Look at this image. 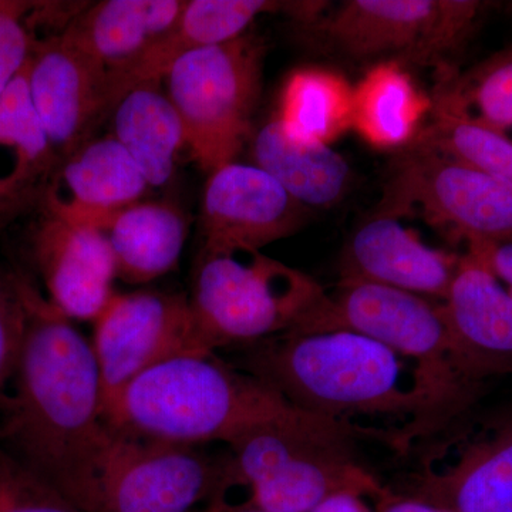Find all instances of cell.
Segmentation results:
<instances>
[{"mask_svg": "<svg viewBox=\"0 0 512 512\" xmlns=\"http://www.w3.org/2000/svg\"><path fill=\"white\" fill-rule=\"evenodd\" d=\"M295 5L272 0H185L180 16L163 35L136 60L107 76L110 116L128 92L143 84L160 83L188 53L245 35L248 26L264 13L289 16Z\"/></svg>", "mask_w": 512, "mask_h": 512, "instance_id": "cell-17", "label": "cell"}, {"mask_svg": "<svg viewBox=\"0 0 512 512\" xmlns=\"http://www.w3.org/2000/svg\"><path fill=\"white\" fill-rule=\"evenodd\" d=\"M113 136L127 151L148 185L163 187L174 177L187 137L180 114L160 83L128 92L114 107Z\"/></svg>", "mask_w": 512, "mask_h": 512, "instance_id": "cell-24", "label": "cell"}, {"mask_svg": "<svg viewBox=\"0 0 512 512\" xmlns=\"http://www.w3.org/2000/svg\"><path fill=\"white\" fill-rule=\"evenodd\" d=\"M35 258L50 303L69 319L94 322L117 293L109 241L92 225L46 212L35 235Z\"/></svg>", "mask_w": 512, "mask_h": 512, "instance_id": "cell-15", "label": "cell"}, {"mask_svg": "<svg viewBox=\"0 0 512 512\" xmlns=\"http://www.w3.org/2000/svg\"><path fill=\"white\" fill-rule=\"evenodd\" d=\"M22 295L25 332L12 396L0 394V451L92 512L116 441L92 342L23 278Z\"/></svg>", "mask_w": 512, "mask_h": 512, "instance_id": "cell-1", "label": "cell"}, {"mask_svg": "<svg viewBox=\"0 0 512 512\" xmlns=\"http://www.w3.org/2000/svg\"><path fill=\"white\" fill-rule=\"evenodd\" d=\"M32 8L33 3L0 2V96L28 64L33 40L23 19Z\"/></svg>", "mask_w": 512, "mask_h": 512, "instance_id": "cell-31", "label": "cell"}, {"mask_svg": "<svg viewBox=\"0 0 512 512\" xmlns=\"http://www.w3.org/2000/svg\"><path fill=\"white\" fill-rule=\"evenodd\" d=\"M460 256L431 248L399 218L375 212L343 249L340 282L390 286L443 301Z\"/></svg>", "mask_w": 512, "mask_h": 512, "instance_id": "cell-16", "label": "cell"}, {"mask_svg": "<svg viewBox=\"0 0 512 512\" xmlns=\"http://www.w3.org/2000/svg\"><path fill=\"white\" fill-rule=\"evenodd\" d=\"M376 512H451L447 508L440 507L414 497V495L394 494L387 488L382 497L377 498Z\"/></svg>", "mask_w": 512, "mask_h": 512, "instance_id": "cell-33", "label": "cell"}, {"mask_svg": "<svg viewBox=\"0 0 512 512\" xmlns=\"http://www.w3.org/2000/svg\"><path fill=\"white\" fill-rule=\"evenodd\" d=\"M365 498V495L349 491L333 494L316 505L311 512H376L366 503Z\"/></svg>", "mask_w": 512, "mask_h": 512, "instance_id": "cell-34", "label": "cell"}, {"mask_svg": "<svg viewBox=\"0 0 512 512\" xmlns=\"http://www.w3.org/2000/svg\"><path fill=\"white\" fill-rule=\"evenodd\" d=\"M0 512H82L0 451Z\"/></svg>", "mask_w": 512, "mask_h": 512, "instance_id": "cell-29", "label": "cell"}, {"mask_svg": "<svg viewBox=\"0 0 512 512\" xmlns=\"http://www.w3.org/2000/svg\"><path fill=\"white\" fill-rule=\"evenodd\" d=\"M410 495L451 512H512V417L450 466L417 474Z\"/></svg>", "mask_w": 512, "mask_h": 512, "instance_id": "cell-20", "label": "cell"}, {"mask_svg": "<svg viewBox=\"0 0 512 512\" xmlns=\"http://www.w3.org/2000/svg\"><path fill=\"white\" fill-rule=\"evenodd\" d=\"M376 212L419 215L467 242L512 241V187L419 144L394 161Z\"/></svg>", "mask_w": 512, "mask_h": 512, "instance_id": "cell-9", "label": "cell"}, {"mask_svg": "<svg viewBox=\"0 0 512 512\" xmlns=\"http://www.w3.org/2000/svg\"><path fill=\"white\" fill-rule=\"evenodd\" d=\"M241 349L237 367L303 413L338 421L409 417L402 430L390 433L397 450L427 434L430 393L419 369L375 339L333 329L282 335Z\"/></svg>", "mask_w": 512, "mask_h": 512, "instance_id": "cell-2", "label": "cell"}, {"mask_svg": "<svg viewBox=\"0 0 512 512\" xmlns=\"http://www.w3.org/2000/svg\"><path fill=\"white\" fill-rule=\"evenodd\" d=\"M265 49L245 35L188 53L164 77L192 157L205 173L234 163L251 133Z\"/></svg>", "mask_w": 512, "mask_h": 512, "instance_id": "cell-7", "label": "cell"}, {"mask_svg": "<svg viewBox=\"0 0 512 512\" xmlns=\"http://www.w3.org/2000/svg\"><path fill=\"white\" fill-rule=\"evenodd\" d=\"M92 346L106 410L147 370L204 353L195 340L188 296L160 291L117 292L94 320Z\"/></svg>", "mask_w": 512, "mask_h": 512, "instance_id": "cell-11", "label": "cell"}, {"mask_svg": "<svg viewBox=\"0 0 512 512\" xmlns=\"http://www.w3.org/2000/svg\"><path fill=\"white\" fill-rule=\"evenodd\" d=\"M431 109L501 133L512 127V45L481 60L467 72L443 76Z\"/></svg>", "mask_w": 512, "mask_h": 512, "instance_id": "cell-27", "label": "cell"}, {"mask_svg": "<svg viewBox=\"0 0 512 512\" xmlns=\"http://www.w3.org/2000/svg\"><path fill=\"white\" fill-rule=\"evenodd\" d=\"M333 329L375 339L419 369L430 393L427 434L466 413L484 392L458 365L440 302L390 286L340 282L308 333Z\"/></svg>", "mask_w": 512, "mask_h": 512, "instance_id": "cell-6", "label": "cell"}, {"mask_svg": "<svg viewBox=\"0 0 512 512\" xmlns=\"http://www.w3.org/2000/svg\"><path fill=\"white\" fill-rule=\"evenodd\" d=\"M185 0H104L86 6L64 35L109 74L136 60L180 16Z\"/></svg>", "mask_w": 512, "mask_h": 512, "instance_id": "cell-21", "label": "cell"}, {"mask_svg": "<svg viewBox=\"0 0 512 512\" xmlns=\"http://www.w3.org/2000/svg\"><path fill=\"white\" fill-rule=\"evenodd\" d=\"M467 245L468 252L483 261L512 296V241H470Z\"/></svg>", "mask_w": 512, "mask_h": 512, "instance_id": "cell-32", "label": "cell"}, {"mask_svg": "<svg viewBox=\"0 0 512 512\" xmlns=\"http://www.w3.org/2000/svg\"><path fill=\"white\" fill-rule=\"evenodd\" d=\"M312 276L255 249L201 251L190 302L198 348H245L308 333L328 303Z\"/></svg>", "mask_w": 512, "mask_h": 512, "instance_id": "cell-5", "label": "cell"}, {"mask_svg": "<svg viewBox=\"0 0 512 512\" xmlns=\"http://www.w3.org/2000/svg\"><path fill=\"white\" fill-rule=\"evenodd\" d=\"M353 89L330 70H295L282 89L279 116L292 137L328 144L352 127Z\"/></svg>", "mask_w": 512, "mask_h": 512, "instance_id": "cell-26", "label": "cell"}, {"mask_svg": "<svg viewBox=\"0 0 512 512\" xmlns=\"http://www.w3.org/2000/svg\"><path fill=\"white\" fill-rule=\"evenodd\" d=\"M57 163L30 101L25 67L0 96V227L43 207Z\"/></svg>", "mask_w": 512, "mask_h": 512, "instance_id": "cell-19", "label": "cell"}, {"mask_svg": "<svg viewBox=\"0 0 512 512\" xmlns=\"http://www.w3.org/2000/svg\"><path fill=\"white\" fill-rule=\"evenodd\" d=\"M360 434L380 437L301 410L261 424L229 444L222 498L241 488L245 505L268 512H311L345 491L377 500L387 488L357 460Z\"/></svg>", "mask_w": 512, "mask_h": 512, "instance_id": "cell-4", "label": "cell"}, {"mask_svg": "<svg viewBox=\"0 0 512 512\" xmlns=\"http://www.w3.org/2000/svg\"><path fill=\"white\" fill-rule=\"evenodd\" d=\"M109 241L117 278L147 284L174 271L188 235L184 211L170 201H138L96 227Z\"/></svg>", "mask_w": 512, "mask_h": 512, "instance_id": "cell-22", "label": "cell"}, {"mask_svg": "<svg viewBox=\"0 0 512 512\" xmlns=\"http://www.w3.org/2000/svg\"><path fill=\"white\" fill-rule=\"evenodd\" d=\"M227 466L228 453L116 433L92 512L198 510L220 494Z\"/></svg>", "mask_w": 512, "mask_h": 512, "instance_id": "cell-10", "label": "cell"}, {"mask_svg": "<svg viewBox=\"0 0 512 512\" xmlns=\"http://www.w3.org/2000/svg\"><path fill=\"white\" fill-rule=\"evenodd\" d=\"M431 103L402 64H376L353 89L352 127L377 148L410 146Z\"/></svg>", "mask_w": 512, "mask_h": 512, "instance_id": "cell-25", "label": "cell"}, {"mask_svg": "<svg viewBox=\"0 0 512 512\" xmlns=\"http://www.w3.org/2000/svg\"><path fill=\"white\" fill-rule=\"evenodd\" d=\"M25 332L22 278L0 268V394L10 382Z\"/></svg>", "mask_w": 512, "mask_h": 512, "instance_id": "cell-30", "label": "cell"}, {"mask_svg": "<svg viewBox=\"0 0 512 512\" xmlns=\"http://www.w3.org/2000/svg\"><path fill=\"white\" fill-rule=\"evenodd\" d=\"M192 512H268L259 510V508L251 507L245 504L222 503V501H212V503L198 508Z\"/></svg>", "mask_w": 512, "mask_h": 512, "instance_id": "cell-35", "label": "cell"}, {"mask_svg": "<svg viewBox=\"0 0 512 512\" xmlns=\"http://www.w3.org/2000/svg\"><path fill=\"white\" fill-rule=\"evenodd\" d=\"M296 410L271 386L217 353H190L138 376L110 404L106 419L111 430L127 436L229 446L247 431Z\"/></svg>", "mask_w": 512, "mask_h": 512, "instance_id": "cell-3", "label": "cell"}, {"mask_svg": "<svg viewBox=\"0 0 512 512\" xmlns=\"http://www.w3.org/2000/svg\"><path fill=\"white\" fill-rule=\"evenodd\" d=\"M26 80L33 109L57 160L92 140L109 119L107 73L64 33L32 43Z\"/></svg>", "mask_w": 512, "mask_h": 512, "instance_id": "cell-12", "label": "cell"}, {"mask_svg": "<svg viewBox=\"0 0 512 512\" xmlns=\"http://www.w3.org/2000/svg\"><path fill=\"white\" fill-rule=\"evenodd\" d=\"M123 146L113 136L92 138L57 163L47 188V214L97 227L150 190Z\"/></svg>", "mask_w": 512, "mask_h": 512, "instance_id": "cell-18", "label": "cell"}, {"mask_svg": "<svg viewBox=\"0 0 512 512\" xmlns=\"http://www.w3.org/2000/svg\"><path fill=\"white\" fill-rule=\"evenodd\" d=\"M490 6L478 0H346L302 28L350 59L444 66L464 49Z\"/></svg>", "mask_w": 512, "mask_h": 512, "instance_id": "cell-8", "label": "cell"}, {"mask_svg": "<svg viewBox=\"0 0 512 512\" xmlns=\"http://www.w3.org/2000/svg\"><path fill=\"white\" fill-rule=\"evenodd\" d=\"M255 165L278 181L305 208H328L342 200L352 173L348 161L328 144L292 137L274 119L256 133Z\"/></svg>", "mask_w": 512, "mask_h": 512, "instance_id": "cell-23", "label": "cell"}, {"mask_svg": "<svg viewBox=\"0 0 512 512\" xmlns=\"http://www.w3.org/2000/svg\"><path fill=\"white\" fill-rule=\"evenodd\" d=\"M308 208L271 174L234 161L210 174L201 202L202 251L255 249L295 234Z\"/></svg>", "mask_w": 512, "mask_h": 512, "instance_id": "cell-13", "label": "cell"}, {"mask_svg": "<svg viewBox=\"0 0 512 512\" xmlns=\"http://www.w3.org/2000/svg\"><path fill=\"white\" fill-rule=\"evenodd\" d=\"M433 110V123L413 143L473 165L512 187V140L501 131L446 111Z\"/></svg>", "mask_w": 512, "mask_h": 512, "instance_id": "cell-28", "label": "cell"}, {"mask_svg": "<svg viewBox=\"0 0 512 512\" xmlns=\"http://www.w3.org/2000/svg\"><path fill=\"white\" fill-rule=\"evenodd\" d=\"M441 303L458 365L476 383L512 375V296L476 255L460 256Z\"/></svg>", "mask_w": 512, "mask_h": 512, "instance_id": "cell-14", "label": "cell"}]
</instances>
